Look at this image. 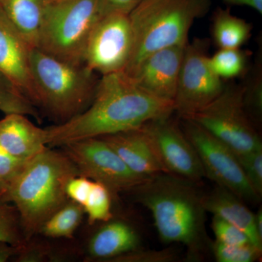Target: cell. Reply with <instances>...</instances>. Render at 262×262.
<instances>
[{
  "label": "cell",
  "mask_w": 262,
  "mask_h": 262,
  "mask_svg": "<svg viewBox=\"0 0 262 262\" xmlns=\"http://www.w3.org/2000/svg\"><path fill=\"white\" fill-rule=\"evenodd\" d=\"M174 113L173 101L141 89L125 72L101 76L92 102L67 121L46 127L50 148L139 128Z\"/></svg>",
  "instance_id": "cell-1"
},
{
  "label": "cell",
  "mask_w": 262,
  "mask_h": 262,
  "mask_svg": "<svg viewBox=\"0 0 262 262\" xmlns=\"http://www.w3.org/2000/svg\"><path fill=\"white\" fill-rule=\"evenodd\" d=\"M199 184L161 173L130 191L135 201L151 212L161 241L182 244L189 261L201 259L211 242L206 227V194Z\"/></svg>",
  "instance_id": "cell-2"
},
{
  "label": "cell",
  "mask_w": 262,
  "mask_h": 262,
  "mask_svg": "<svg viewBox=\"0 0 262 262\" xmlns=\"http://www.w3.org/2000/svg\"><path fill=\"white\" fill-rule=\"evenodd\" d=\"M80 176L63 152L46 148L29 159L8 184L2 202H13L25 241L39 233L42 225L70 199L67 186Z\"/></svg>",
  "instance_id": "cell-3"
},
{
  "label": "cell",
  "mask_w": 262,
  "mask_h": 262,
  "mask_svg": "<svg viewBox=\"0 0 262 262\" xmlns=\"http://www.w3.org/2000/svg\"><path fill=\"white\" fill-rule=\"evenodd\" d=\"M31 70L37 106L60 122L89 107L99 78L84 64H75L33 48Z\"/></svg>",
  "instance_id": "cell-4"
},
{
  "label": "cell",
  "mask_w": 262,
  "mask_h": 262,
  "mask_svg": "<svg viewBox=\"0 0 262 262\" xmlns=\"http://www.w3.org/2000/svg\"><path fill=\"white\" fill-rule=\"evenodd\" d=\"M209 7L210 0H142L129 14L134 48L124 72L155 51L187 44L193 23Z\"/></svg>",
  "instance_id": "cell-5"
},
{
  "label": "cell",
  "mask_w": 262,
  "mask_h": 262,
  "mask_svg": "<svg viewBox=\"0 0 262 262\" xmlns=\"http://www.w3.org/2000/svg\"><path fill=\"white\" fill-rule=\"evenodd\" d=\"M99 18L100 0H49L36 48L83 64L86 45Z\"/></svg>",
  "instance_id": "cell-6"
},
{
  "label": "cell",
  "mask_w": 262,
  "mask_h": 262,
  "mask_svg": "<svg viewBox=\"0 0 262 262\" xmlns=\"http://www.w3.org/2000/svg\"><path fill=\"white\" fill-rule=\"evenodd\" d=\"M187 119L203 127L235 155L262 147L257 127L245 108L242 84H225L213 101Z\"/></svg>",
  "instance_id": "cell-7"
},
{
  "label": "cell",
  "mask_w": 262,
  "mask_h": 262,
  "mask_svg": "<svg viewBox=\"0 0 262 262\" xmlns=\"http://www.w3.org/2000/svg\"><path fill=\"white\" fill-rule=\"evenodd\" d=\"M209 40L196 38L184 49L177 91L174 113L182 119L189 118L215 99L225 84L209 65Z\"/></svg>",
  "instance_id": "cell-8"
},
{
  "label": "cell",
  "mask_w": 262,
  "mask_h": 262,
  "mask_svg": "<svg viewBox=\"0 0 262 262\" xmlns=\"http://www.w3.org/2000/svg\"><path fill=\"white\" fill-rule=\"evenodd\" d=\"M182 120L181 126L198 153L205 177L244 202L258 203L261 196L250 185L235 153L195 122Z\"/></svg>",
  "instance_id": "cell-9"
},
{
  "label": "cell",
  "mask_w": 262,
  "mask_h": 262,
  "mask_svg": "<svg viewBox=\"0 0 262 262\" xmlns=\"http://www.w3.org/2000/svg\"><path fill=\"white\" fill-rule=\"evenodd\" d=\"M61 148L80 176L103 184L113 196L130 192L147 179L133 172L101 138L82 139Z\"/></svg>",
  "instance_id": "cell-10"
},
{
  "label": "cell",
  "mask_w": 262,
  "mask_h": 262,
  "mask_svg": "<svg viewBox=\"0 0 262 262\" xmlns=\"http://www.w3.org/2000/svg\"><path fill=\"white\" fill-rule=\"evenodd\" d=\"M134 48L129 15L115 13L100 17L91 33L83 64L101 76L124 72Z\"/></svg>",
  "instance_id": "cell-11"
},
{
  "label": "cell",
  "mask_w": 262,
  "mask_h": 262,
  "mask_svg": "<svg viewBox=\"0 0 262 262\" xmlns=\"http://www.w3.org/2000/svg\"><path fill=\"white\" fill-rule=\"evenodd\" d=\"M142 127L165 173L199 183L206 177L195 149L172 115Z\"/></svg>",
  "instance_id": "cell-12"
},
{
  "label": "cell",
  "mask_w": 262,
  "mask_h": 262,
  "mask_svg": "<svg viewBox=\"0 0 262 262\" xmlns=\"http://www.w3.org/2000/svg\"><path fill=\"white\" fill-rule=\"evenodd\" d=\"M186 46L179 45L155 51L126 74L150 94L173 101Z\"/></svg>",
  "instance_id": "cell-13"
},
{
  "label": "cell",
  "mask_w": 262,
  "mask_h": 262,
  "mask_svg": "<svg viewBox=\"0 0 262 262\" xmlns=\"http://www.w3.org/2000/svg\"><path fill=\"white\" fill-rule=\"evenodd\" d=\"M32 48L0 8V75L37 106L31 70Z\"/></svg>",
  "instance_id": "cell-14"
},
{
  "label": "cell",
  "mask_w": 262,
  "mask_h": 262,
  "mask_svg": "<svg viewBox=\"0 0 262 262\" xmlns=\"http://www.w3.org/2000/svg\"><path fill=\"white\" fill-rule=\"evenodd\" d=\"M98 138L103 139L137 175L148 179L165 173L142 126Z\"/></svg>",
  "instance_id": "cell-15"
},
{
  "label": "cell",
  "mask_w": 262,
  "mask_h": 262,
  "mask_svg": "<svg viewBox=\"0 0 262 262\" xmlns=\"http://www.w3.org/2000/svg\"><path fill=\"white\" fill-rule=\"evenodd\" d=\"M0 145L23 160L31 159L48 147L45 128L34 125L21 114L5 115L0 120Z\"/></svg>",
  "instance_id": "cell-16"
},
{
  "label": "cell",
  "mask_w": 262,
  "mask_h": 262,
  "mask_svg": "<svg viewBox=\"0 0 262 262\" xmlns=\"http://www.w3.org/2000/svg\"><path fill=\"white\" fill-rule=\"evenodd\" d=\"M204 203L207 212L235 226L248 236L251 244L262 249V239L256 230L255 213L239 196L225 188L216 186L205 195Z\"/></svg>",
  "instance_id": "cell-17"
},
{
  "label": "cell",
  "mask_w": 262,
  "mask_h": 262,
  "mask_svg": "<svg viewBox=\"0 0 262 262\" xmlns=\"http://www.w3.org/2000/svg\"><path fill=\"white\" fill-rule=\"evenodd\" d=\"M140 237L135 229L122 220L105 222L89 244L90 256L101 261H108L120 255L139 248Z\"/></svg>",
  "instance_id": "cell-18"
},
{
  "label": "cell",
  "mask_w": 262,
  "mask_h": 262,
  "mask_svg": "<svg viewBox=\"0 0 262 262\" xmlns=\"http://www.w3.org/2000/svg\"><path fill=\"white\" fill-rule=\"evenodd\" d=\"M49 0H0V8L33 48L37 47Z\"/></svg>",
  "instance_id": "cell-19"
},
{
  "label": "cell",
  "mask_w": 262,
  "mask_h": 262,
  "mask_svg": "<svg viewBox=\"0 0 262 262\" xmlns=\"http://www.w3.org/2000/svg\"><path fill=\"white\" fill-rule=\"evenodd\" d=\"M252 26L229 9L218 8L212 18L213 42L219 49L241 48L251 36Z\"/></svg>",
  "instance_id": "cell-20"
},
{
  "label": "cell",
  "mask_w": 262,
  "mask_h": 262,
  "mask_svg": "<svg viewBox=\"0 0 262 262\" xmlns=\"http://www.w3.org/2000/svg\"><path fill=\"white\" fill-rule=\"evenodd\" d=\"M84 213L83 207L70 200L45 222L39 234L51 238H72Z\"/></svg>",
  "instance_id": "cell-21"
},
{
  "label": "cell",
  "mask_w": 262,
  "mask_h": 262,
  "mask_svg": "<svg viewBox=\"0 0 262 262\" xmlns=\"http://www.w3.org/2000/svg\"><path fill=\"white\" fill-rule=\"evenodd\" d=\"M248 52L241 48L220 49L208 59L210 67L222 80H230L246 75L248 69Z\"/></svg>",
  "instance_id": "cell-22"
},
{
  "label": "cell",
  "mask_w": 262,
  "mask_h": 262,
  "mask_svg": "<svg viewBox=\"0 0 262 262\" xmlns=\"http://www.w3.org/2000/svg\"><path fill=\"white\" fill-rule=\"evenodd\" d=\"M251 70H248L244 89L245 108L250 119L257 127L262 117V64L261 58L255 62Z\"/></svg>",
  "instance_id": "cell-23"
},
{
  "label": "cell",
  "mask_w": 262,
  "mask_h": 262,
  "mask_svg": "<svg viewBox=\"0 0 262 262\" xmlns=\"http://www.w3.org/2000/svg\"><path fill=\"white\" fill-rule=\"evenodd\" d=\"M37 106L0 75V112L5 115L21 114L40 120Z\"/></svg>",
  "instance_id": "cell-24"
},
{
  "label": "cell",
  "mask_w": 262,
  "mask_h": 262,
  "mask_svg": "<svg viewBox=\"0 0 262 262\" xmlns=\"http://www.w3.org/2000/svg\"><path fill=\"white\" fill-rule=\"evenodd\" d=\"M111 193L100 183L93 181L91 192L83 205L84 213L88 215L90 225L96 222H107L113 220Z\"/></svg>",
  "instance_id": "cell-25"
},
{
  "label": "cell",
  "mask_w": 262,
  "mask_h": 262,
  "mask_svg": "<svg viewBox=\"0 0 262 262\" xmlns=\"http://www.w3.org/2000/svg\"><path fill=\"white\" fill-rule=\"evenodd\" d=\"M210 249L218 262H254L261 258L262 249L252 244L229 246L211 241Z\"/></svg>",
  "instance_id": "cell-26"
},
{
  "label": "cell",
  "mask_w": 262,
  "mask_h": 262,
  "mask_svg": "<svg viewBox=\"0 0 262 262\" xmlns=\"http://www.w3.org/2000/svg\"><path fill=\"white\" fill-rule=\"evenodd\" d=\"M0 241L20 247L24 238L18 212L15 207L0 201Z\"/></svg>",
  "instance_id": "cell-27"
},
{
  "label": "cell",
  "mask_w": 262,
  "mask_h": 262,
  "mask_svg": "<svg viewBox=\"0 0 262 262\" xmlns=\"http://www.w3.org/2000/svg\"><path fill=\"white\" fill-rule=\"evenodd\" d=\"M236 156L250 185L258 196H261L262 147Z\"/></svg>",
  "instance_id": "cell-28"
},
{
  "label": "cell",
  "mask_w": 262,
  "mask_h": 262,
  "mask_svg": "<svg viewBox=\"0 0 262 262\" xmlns=\"http://www.w3.org/2000/svg\"><path fill=\"white\" fill-rule=\"evenodd\" d=\"M211 227L215 241L220 244L229 246L251 244L248 236L243 231L216 215H213L212 219Z\"/></svg>",
  "instance_id": "cell-29"
},
{
  "label": "cell",
  "mask_w": 262,
  "mask_h": 262,
  "mask_svg": "<svg viewBox=\"0 0 262 262\" xmlns=\"http://www.w3.org/2000/svg\"><path fill=\"white\" fill-rule=\"evenodd\" d=\"M175 250H141L139 248L112 258V262H172L178 260Z\"/></svg>",
  "instance_id": "cell-30"
},
{
  "label": "cell",
  "mask_w": 262,
  "mask_h": 262,
  "mask_svg": "<svg viewBox=\"0 0 262 262\" xmlns=\"http://www.w3.org/2000/svg\"><path fill=\"white\" fill-rule=\"evenodd\" d=\"M53 256V248L48 243L32 237L19 248L15 258L18 262H45L51 261Z\"/></svg>",
  "instance_id": "cell-31"
},
{
  "label": "cell",
  "mask_w": 262,
  "mask_h": 262,
  "mask_svg": "<svg viewBox=\"0 0 262 262\" xmlns=\"http://www.w3.org/2000/svg\"><path fill=\"white\" fill-rule=\"evenodd\" d=\"M29 160L16 158L0 145V182L8 187V184L21 171Z\"/></svg>",
  "instance_id": "cell-32"
},
{
  "label": "cell",
  "mask_w": 262,
  "mask_h": 262,
  "mask_svg": "<svg viewBox=\"0 0 262 262\" xmlns=\"http://www.w3.org/2000/svg\"><path fill=\"white\" fill-rule=\"evenodd\" d=\"M92 183L91 179L82 176H77L71 179L67 186V194L69 199L83 206L91 192Z\"/></svg>",
  "instance_id": "cell-33"
},
{
  "label": "cell",
  "mask_w": 262,
  "mask_h": 262,
  "mask_svg": "<svg viewBox=\"0 0 262 262\" xmlns=\"http://www.w3.org/2000/svg\"><path fill=\"white\" fill-rule=\"evenodd\" d=\"M142 0H100V17L115 13L129 15Z\"/></svg>",
  "instance_id": "cell-34"
},
{
  "label": "cell",
  "mask_w": 262,
  "mask_h": 262,
  "mask_svg": "<svg viewBox=\"0 0 262 262\" xmlns=\"http://www.w3.org/2000/svg\"><path fill=\"white\" fill-rule=\"evenodd\" d=\"M19 248L0 241V262H6L18 254Z\"/></svg>",
  "instance_id": "cell-35"
},
{
  "label": "cell",
  "mask_w": 262,
  "mask_h": 262,
  "mask_svg": "<svg viewBox=\"0 0 262 262\" xmlns=\"http://www.w3.org/2000/svg\"><path fill=\"white\" fill-rule=\"evenodd\" d=\"M227 4L246 6L256 10L258 13H262V0H222Z\"/></svg>",
  "instance_id": "cell-36"
},
{
  "label": "cell",
  "mask_w": 262,
  "mask_h": 262,
  "mask_svg": "<svg viewBox=\"0 0 262 262\" xmlns=\"http://www.w3.org/2000/svg\"><path fill=\"white\" fill-rule=\"evenodd\" d=\"M256 217V227L257 233L260 238L262 239V211L261 208L258 210L257 213H255Z\"/></svg>",
  "instance_id": "cell-37"
},
{
  "label": "cell",
  "mask_w": 262,
  "mask_h": 262,
  "mask_svg": "<svg viewBox=\"0 0 262 262\" xmlns=\"http://www.w3.org/2000/svg\"><path fill=\"white\" fill-rule=\"evenodd\" d=\"M6 186L0 182V201H3V196H4L5 192H6Z\"/></svg>",
  "instance_id": "cell-38"
}]
</instances>
